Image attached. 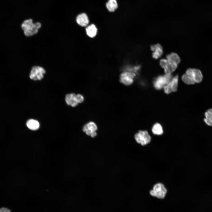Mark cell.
Masks as SVG:
<instances>
[{
  "instance_id": "cell-20",
  "label": "cell",
  "mask_w": 212,
  "mask_h": 212,
  "mask_svg": "<svg viewBox=\"0 0 212 212\" xmlns=\"http://www.w3.org/2000/svg\"><path fill=\"white\" fill-rule=\"evenodd\" d=\"M182 80L185 83L188 85L194 84L195 83L191 77L186 73L183 75Z\"/></svg>"
},
{
  "instance_id": "cell-7",
  "label": "cell",
  "mask_w": 212,
  "mask_h": 212,
  "mask_svg": "<svg viewBox=\"0 0 212 212\" xmlns=\"http://www.w3.org/2000/svg\"><path fill=\"white\" fill-rule=\"evenodd\" d=\"M160 64L166 74H171L174 72L177 68L178 65L168 61L167 59H164L160 60Z\"/></svg>"
},
{
  "instance_id": "cell-10",
  "label": "cell",
  "mask_w": 212,
  "mask_h": 212,
  "mask_svg": "<svg viewBox=\"0 0 212 212\" xmlns=\"http://www.w3.org/2000/svg\"><path fill=\"white\" fill-rule=\"evenodd\" d=\"M150 49L153 52L152 57L155 59H158L162 55L163 53V48L159 44H157L151 46Z\"/></svg>"
},
{
  "instance_id": "cell-5",
  "label": "cell",
  "mask_w": 212,
  "mask_h": 212,
  "mask_svg": "<svg viewBox=\"0 0 212 212\" xmlns=\"http://www.w3.org/2000/svg\"><path fill=\"white\" fill-rule=\"evenodd\" d=\"M45 73V71L43 67L34 66L32 69L29 77L31 79L34 80H41L43 78Z\"/></svg>"
},
{
  "instance_id": "cell-14",
  "label": "cell",
  "mask_w": 212,
  "mask_h": 212,
  "mask_svg": "<svg viewBox=\"0 0 212 212\" xmlns=\"http://www.w3.org/2000/svg\"><path fill=\"white\" fill-rule=\"evenodd\" d=\"M86 31L87 35L89 37L93 38L97 34V29L95 25L93 24L87 26L86 28Z\"/></svg>"
},
{
  "instance_id": "cell-16",
  "label": "cell",
  "mask_w": 212,
  "mask_h": 212,
  "mask_svg": "<svg viewBox=\"0 0 212 212\" xmlns=\"http://www.w3.org/2000/svg\"><path fill=\"white\" fill-rule=\"evenodd\" d=\"M167 59L169 61L177 64H179L180 61V59L176 53H172L166 56Z\"/></svg>"
},
{
  "instance_id": "cell-8",
  "label": "cell",
  "mask_w": 212,
  "mask_h": 212,
  "mask_svg": "<svg viewBox=\"0 0 212 212\" xmlns=\"http://www.w3.org/2000/svg\"><path fill=\"white\" fill-rule=\"evenodd\" d=\"M186 74L190 76L195 82L199 83L202 81L203 75L199 69L189 68L186 70Z\"/></svg>"
},
{
  "instance_id": "cell-3",
  "label": "cell",
  "mask_w": 212,
  "mask_h": 212,
  "mask_svg": "<svg viewBox=\"0 0 212 212\" xmlns=\"http://www.w3.org/2000/svg\"><path fill=\"white\" fill-rule=\"evenodd\" d=\"M167 193V190L164 185L162 183L155 184L153 189L150 192L151 196L160 199L164 198Z\"/></svg>"
},
{
  "instance_id": "cell-4",
  "label": "cell",
  "mask_w": 212,
  "mask_h": 212,
  "mask_svg": "<svg viewBox=\"0 0 212 212\" xmlns=\"http://www.w3.org/2000/svg\"><path fill=\"white\" fill-rule=\"evenodd\" d=\"M136 142L143 146L149 144L151 141V137L147 131L140 130L135 135Z\"/></svg>"
},
{
  "instance_id": "cell-17",
  "label": "cell",
  "mask_w": 212,
  "mask_h": 212,
  "mask_svg": "<svg viewBox=\"0 0 212 212\" xmlns=\"http://www.w3.org/2000/svg\"><path fill=\"white\" fill-rule=\"evenodd\" d=\"M106 6L109 11L113 12L117 8V1L116 0H109L106 4Z\"/></svg>"
},
{
  "instance_id": "cell-22",
  "label": "cell",
  "mask_w": 212,
  "mask_h": 212,
  "mask_svg": "<svg viewBox=\"0 0 212 212\" xmlns=\"http://www.w3.org/2000/svg\"><path fill=\"white\" fill-rule=\"evenodd\" d=\"M0 212H11L10 210L6 208H0Z\"/></svg>"
},
{
  "instance_id": "cell-21",
  "label": "cell",
  "mask_w": 212,
  "mask_h": 212,
  "mask_svg": "<svg viewBox=\"0 0 212 212\" xmlns=\"http://www.w3.org/2000/svg\"><path fill=\"white\" fill-rule=\"evenodd\" d=\"M75 97L76 100L78 104L82 102L84 100V97L81 94L76 95Z\"/></svg>"
},
{
  "instance_id": "cell-11",
  "label": "cell",
  "mask_w": 212,
  "mask_h": 212,
  "mask_svg": "<svg viewBox=\"0 0 212 212\" xmlns=\"http://www.w3.org/2000/svg\"><path fill=\"white\" fill-rule=\"evenodd\" d=\"M76 21L79 25L83 27L87 26L89 22L87 16L85 13L78 15L76 17Z\"/></svg>"
},
{
  "instance_id": "cell-19",
  "label": "cell",
  "mask_w": 212,
  "mask_h": 212,
  "mask_svg": "<svg viewBox=\"0 0 212 212\" xmlns=\"http://www.w3.org/2000/svg\"><path fill=\"white\" fill-rule=\"evenodd\" d=\"M152 132L154 135H160L163 133L162 127L160 124L157 123L155 124L152 128Z\"/></svg>"
},
{
  "instance_id": "cell-13",
  "label": "cell",
  "mask_w": 212,
  "mask_h": 212,
  "mask_svg": "<svg viewBox=\"0 0 212 212\" xmlns=\"http://www.w3.org/2000/svg\"><path fill=\"white\" fill-rule=\"evenodd\" d=\"M27 127L30 130H38L39 127V123L38 121L33 119L28 120L26 122Z\"/></svg>"
},
{
  "instance_id": "cell-6",
  "label": "cell",
  "mask_w": 212,
  "mask_h": 212,
  "mask_svg": "<svg viewBox=\"0 0 212 212\" xmlns=\"http://www.w3.org/2000/svg\"><path fill=\"white\" fill-rule=\"evenodd\" d=\"M134 72L126 71L122 73L120 75V81L124 85H129L133 82V79L136 77Z\"/></svg>"
},
{
  "instance_id": "cell-18",
  "label": "cell",
  "mask_w": 212,
  "mask_h": 212,
  "mask_svg": "<svg viewBox=\"0 0 212 212\" xmlns=\"http://www.w3.org/2000/svg\"><path fill=\"white\" fill-rule=\"evenodd\" d=\"M206 118L204 119L205 123L208 125L212 126V109L208 110L205 113Z\"/></svg>"
},
{
  "instance_id": "cell-15",
  "label": "cell",
  "mask_w": 212,
  "mask_h": 212,
  "mask_svg": "<svg viewBox=\"0 0 212 212\" xmlns=\"http://www.w3.org/2000/svg\"><path fill=\"white\" fill-rule=\"evenodd\" d=\"M97 129V126L95 122L91 121L83 126L82 130L84 132H85L87 130H89L92 132L96 131Z\"/></svg>"
},
{
  "instance_id": "cell-23",
  "label": "cell",
  "mask_w": 212,
  "mask_h": 212,
  "mask_svg": "<svg viewBox=\"0 0 212 212\" xmlns=\"http://www.w3.org/2000/svg\"><path fill=\"white\" fill-rule=\"evenodd\" d=\"M97 135V133L96 132V131L93 132H92L91 135H90V136L92 138H94L95 136H96Z\"/></svg>"
},
{
  "instance_id": "cell-1",
  "label": "cell",
  "mask_w": 212,
  "mask_h": 212,
  "mask_svg": "<svg viewBox=\"0 0 212 212\" xmlns=\"http://www.w3.org/2000/svg\"><path fill=\"white\" fill-rule=\"evenodd\" d=\"M41 26L40 23L37 22L33 23L32 19L25 20L21 25L24 34L27 37L32 36L37 33Z\"/></svg>"
},
{
  "instance_id": "cell-12",
  "label": "cell",
  "mask_w": 212,
  "mask_h": 212,
  "mask_svg": "<svg viewBox=\"0 0 212 212\" xmlns=\"http://www.w3.org/2000/svg\"><path fill=\"white\" fill-rule=\"evenodd\" d=\"M75 95L76 94L74 93H69L66 95L65 101L68 105L75 107L78 105Z\"/></svg>"
},
{
  "instance_id": "cell-2",
  "label": "cell",
  "mask_w": 212,
  "mask_h": 212,
  "mask_svg": "<svg viewBox=\"0 0 212 212\" xmlns=\"http://www.w3.org/2000/svg\"><path fill=\"white\" fill-rule=\"evenodd\" d=\"M172 78V75L171 74H166L164 75H159L153 80V86L156 89L161 90L168 84Z\"/></svg>"
},
{
  "instance_id": "cell-9",
  "label": "cell",
  "mask_w": 212,
  "mask_h": 212,
  "mask_svg": "<svg viewBox=\"0 0 212 212\" xmlns=\"http://www.w3.org/2000/svg\"><path fill=\"white\" fill-rule=\"evenodd\" d=\"M178 76L176 75L171 81L164 87L165 92L168 94L172 92L177 91L178 84Z\"/></svg>"
}]
</instances>
